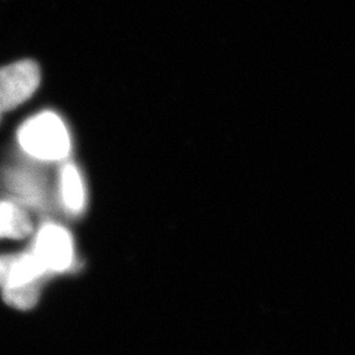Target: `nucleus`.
<instances>
[{
	"label": "nucleus",
	"instance_id": "obj_1",
	"mask_svg": "<svg viewBox=\"0 0 355 355\" xmlns=\"http://www.w3.org/2000/svg\"><path fill=\"white\" fill-rule=\"evenodd\" d=\"M17 139L28 154L44 161L64 159L71 148L67 128L61 117L53 112H42L29 119L19 129Z\"/></svg>",
	"mask_w": 355,
	"mask_h": 355
},
{
	"label": "nucleus",
	"instance_id": "obj_2",
	"mask_svg": "<svg viewBox=\"0 0 355 355\" xmlns=\"http://www.w3.org/2000/svg\"><path fill=\"white\" fill-rule=\"evenodd\" d=\"M31 252L36 255L49 275L66 272L76 262L71 233L54 223H46L40 227Z\"/></svg>",
	"mask_w": 355,
	"mask_h": 355
},
{
	"label": "nucleus",
	"instance_id": "obj_3",
	"mask_svg": "<svg viewBox=\"0 0 355 355\" xmlns=\"http://www.w3.org/2000/svg\"><path fill=\"white\" fill-rule=\"evenodd\" d=\"M40 80V67L32 60L0 67V112L12 111L26 102L36 92Z\"/></svg>",
	"mask_w": 355,
	"mask_h": 355
},
{
	"label": "nucleus",
	"instance_id": "obj_4",
	"mask_svg": "<svg viewBox=\"0 0 355 355\" xmlns=\"http://www.w3.org/2000/svg\"><path fill=\"white\" fill-rule=\"evenodd\" d=\"M32 229V221L23 208L12 202H0V239L21 240Z\"/></svg>",
	"mask_w": 355,
	"mask_h": 355
},
{
	"label": "nucleus",
	"instance_id": "obj_5",
	"mask_svg": "<svg viewBox=\"0 0 355 355\" xmlns=\"http://www.w3.org/2000/svg\"><path fill=\"white\" fill-rule=\"evenodd\" d=\"M61 195L64 208L71 215H79L85 209V186L78 168L71 164L64 165L61 171Z\"/></svg>",
	"mask_w": 355,
	"mask_h": 355
},
{
	"label": "nucleus",
	"instance_id": "obj_6",
	"mask_svg": "<svg viewBox=\"0 0 355 355\" xmlns=\"http://www.w3.org/2000/svg\"><path fill=\"white\" fill-rule=\"evenodd\" d=\"M13 254H4L0 255V288H3V286L6 284V280L8 277L10 268L12 265Z\"/></svg>",
	"mask_w": 355,
	"mask_h": 355
},
{
	"label": "nucleus",
	"instance_id": "obj_7",
	"mask_svg": "<svg viewBox=\"0 0 355 355\" xmlns=\"http://www.w3.org/2000/svg\"><path fill=\"white\" fill-rule=\"evenodd\" d=\"M0 119H1V112H0Z\"/></svg>",
	"mask_w": 355,
	"mask_h": 355
}]
</instances>
